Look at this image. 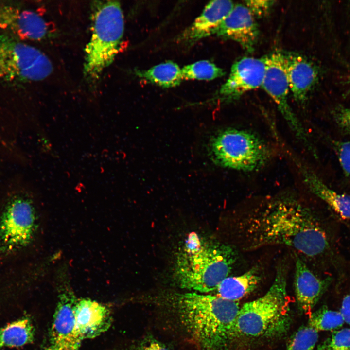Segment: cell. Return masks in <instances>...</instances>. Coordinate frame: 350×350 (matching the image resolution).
Listing matches in <instances>:
<instances>
[{
	"label": "cell",
	"mask_w": 350,
	"mask_h": 350,
	"mask_svg": "<svg viewBox=\"0 0 350 350\" xmlns=\"http://www.w3.org/2000/svg\"><path fill=\"white\" fill-rule=\"evenodd\" d=\"M240 227L248 249L283 245L315 258L330 249L327 234L316 216L290 196L268 201L245 217Z\"/></svg>",
	"instance_id": "1"
},
{
	"label": "cell",
	"mask_w": 350,
	"mask_h": 350,
	"mask_svg": "<svg viewBox=\"0 0 350 350\" xmlns=\"http://www.w3.org/2000/svg\"><path fill=\"white\" fill-rule=\"evenodd\" d=\"M164 299L162 303L172 311L181 327L205 350H224L232 340L240 308L237 301L194 292L170 294Z\"/></svg>",
	"instance_id": "2"
},
{
	"label": "cell",
	"mask_w": 350,
	"mask_h": 350,
	"mask_svg": "<svg viewBox=\"0 0 350 350\" xmlns=\"http://www.w3.org/2000/svg\"><path fill=\"white\" fill-rule=\"evenodd\" d=\"M237 259L236 251L229 245L205 241L191 233L177 256L175 280L182 289L211 294L228 276Z\"/></svg>",
	"instance_id": "3"
},
{
	"label": "cell",
	"mask_w": 350,
	"mask_h": 350,
	"mask_svg": "<svg viewBox=\"0 0 350 350\" xmlns=\"http://www.w3.org/2000/svg\"><path fill=\"white\" fill-rule=\"evenodd\" d=\"M290 323L287 269L280 264L267 292L240 307L232 338L280 336L288 331Z\"/></svg>",
	"instance_id": "4"
},
{
	"label": "cell",
	"mask_w": 350,
	"mask_h": 350,
	"mask_svg": "<svg viewBox=\"0 0 350 350\" xmlns=\"http://www.w3.org/2000/svg\"><path fill=\"white\" fill-rule=\"evenodd\" d=\"M91 36L85 49L84 73L97 81L116 55L124 32V18L117 1H95L91 11Z\"/></svg>",
	"instance_id": "5"
},
{
	"label": "cell",
	"mask_w": 350,
	"mask_h": 350,
	"mask_svg": "<svg viewBox=\"0 0 350 350\" xmlns=\"http://www.w3.org/2000/svg\"><path fill=\"white\" fill-rule=\"evenodd\" d=\"M209 152L216 164L244 172L260 169L272 155L267 144L256 134L231 128L212 137L209 143Z\"/></svg>",
	"instance_id": "6"
},
{
	"label": "cell",
	"mask_w": 350,
	"mask_h": 350,
	"mask_svg": "<svg viewBox=\"0 0 350 350\" xmlns=\"http://www.w3.org/2000/svg\"><path fill=\"white\" fill-rule=\"evenodd\" d=\"M53 70L42 51L0 31V80L10 83L42 80Z\"/></svg>",
	"instance_id": "7"
},
{
	"label": "cell",
	"mask_w": 350,
	"mask_h": 350,
	"mask_svg": "<svg viewBox=\"0 0 350 350\" xmlns=\"http://www.w3.org/2000/svg\"><path fill=\"white\" fill-rule=\"evenodd\" d=\"M38 228L35 205L23 194L12 196L6 203L0 219V242L7 249L27 246L34 240Z\"/></svg>",
	"instance_id": "8"
},
{
	"label": "cell",
	"mask_w": 350,
	"mask_h": 350,
	"mask_svg": "<svg viewBox=\"0 0 350 350\" xmlns=\"http://www.w3.org/2000/svg\"><path fill=\"white\" fill-rule=\"evenodd\" d=\"M265 69L262 88L271 97L296 137L308 142L306 133L288 102L290 90L284 53L276 52L264 57Z\"/></svg>",
	"instance_id": "9"
},
{
	"label": "cell",
	"mask_w": 350,
	"mask_h": 350,
	"mask_svg": "<svg viewBox=\"0 0 350 350\" xmlns=\"http://www.w3.org/2000/svg\"><path fill=\"white\" fill-rule=\"evenodd\" d=\"M50 331V348L53 350H80L82 339L76 328L75 310L78 301L67 288L62 289Z\"/></svg>",
	"instance_id": "10"
},
{
	"label": "cell",
	"mask_w": 350,
	"mask_h": 350,
	"mask_svg": "<svg viewBox=\"0 0 350 350\" xmlns=\"http://www.w3.org/2000/svg\"><path fill=\"white\" fill-rule=\"evenodd\" d=\"M265 69L264 57H245L236 61L228 78L218 90L217 99L221 103H229L262 87Z\"/></svg>",
	"instance_id": "11"
},
{
	"label": "cell",
	"mask_w": 350,
	"mask_h": 350,
	"mask_svg": "<svg viewBox=\"0 0 350 350\" xmlns=\"http://www.w3.org/2000/svg\"><path fill=\"white\" fill-rule=\"evenodd\" d=\"M0 30L23 41L40 40L48 32L45 21L38 14L4 2H0Z\"/></svg>",
	"instance_id": "12"
},
{
	"label": "cell",
	"mask_w": 350,
	"mask_h": 350,
	"mask_svg": "<svg viewBox=\"0 0 350 350\" xmlns=\"http://www.w3.org/2000/svg\"><path fill=\"white\" fill-rule=\"evenodd\" d=\"M215 34L237 42L244 50L251 52L257 42L259 31L249 9L245 5L237 4L234 5Z\"/></svg>",
	"instance_id": "13"
},
{
	"label": "cell",
	"mask_w": 350,
	"mask_h": 350,
	"mask_svg": "<svg viewBox=\"0 0 350 350\" xmlns=\"http://www.w3.org/2000/svg\"><path fill=\"white\" fill-rule=\"evenodd\" d=\"M234 5L232 1L227 0L210 2L200 15L178 36V41L190 46L202 38L215 34Z\"/></svg>",
	"instance_id": "14"
},
{
	"label": "cell",
	"mask_w": 350,
	"mask_h": 350,
	"mask_svg": "<svg viewBox=\"0 0 350 350\" xmlns=\"http://www.w3.org/2000/svg\"><path fill=\"white\" fill-rule=\"evenodd\" d=\"M75 316L76 330L82 340L97 337L108 330L112 322L109 308L90 299H78Z\"/></svg>",
	"instance_id": "15"
},
{
	"label": "cell",
	"mask_w": 350,
	"mask_h": 350,
	"mask_svg": "<svg viewBox=\"0 0 350 350\" xmlns=\"http://www.w3.org/2000/svg\"><path fill=\"white\" fill-rule=\"evenodd\" d=\"M294 285L296 300L305 314L311 311L331 282V278L321 279L315 275L297 255L295 256Z\"/></svg>",
	"instance_id": "16"
},
{
	"label": "cell",
	"mask_w": 350,
	"mask_h": 350,
	"mask_svg": "<svg viewBox=\"0 0 350 350\" xmlns=\"http://www.w3.org/2000/svg\"><path fill=\"white\" fill-rule=\"evenodd\" d=\"M284 55L290 90L295 100L303 104L317 81L318 71L312 63L300 54L291 52Z\"/></svg>",
	"instance_id": "17"
},
{
	"label": "cell",
	"mask_w": 350,
	"mask_h": 350,
	"mask_svg": "<svg viewBox=\"0 0 350 350\" xmlns=\"http://www.w3.org/2000/svg\"><path fill=\"white\" fill-rule=\"evenodd\" d=\"M309 190L329 205L342 218L350 222V196L338 192L326 185L313 171L295 161Z\"/></svg>",
	"instance_id": "18"
},
{
	"label": "cell",
	"mask_w": 350,
	"mask_h": 350,
	"mask_svg": "<svg viewBox=\"0 0 350 350\" xmlns=\"http://www.w3.org/2000/svg\"><path fill=\"white\" fill-rule=\"evenodd\" d=\"M262 276L260 267L254 266L241 275L226 278L218 285L213 294L228 300L238 302L257 288Z\"/></svg>",
	"instance_id": "19"
},
{
	"label": "cell",
	"mask_w": 350,
	"mask_h": 350,
	"mask_svg": "<svg viewBox=\"0 0 350 350\" xmlns=\"http://www.w3.org/2000/svg\"><path fill=\"white\" fill-rule=\"evenodd\" d=\"M35 329L31 318L23 316L0 328V350L17 348L32 343Z\"/></svg>",
	"instance_id": "20"
},
{
	"label": "cell",
	"mask_w": 350,
	"mask_h": 350,
	"mask_svg": "<svg viewBox=\"0 0 350 350\" xmlns=\"http://www.w3.org/2000/svg\"><path fill=\"white\" fill-rule=\"evenodd\" d=\"M137 75L152 83L169 88L178 86L183 80L181 69L173 62H166L147 70L136 72Z\"/></svg>",
	"instance_id": "21"
},
{
	"label": "cell",
	"mask_w": 350,
	"mask_h": 350,
	"mask_svg": "<svg viewBox=\"0 0 350 350\" xmlns=\"http://www.w3.org/2000/svg\"><path fill=\"white\" fill-rule=\"evenodd\" d=\"M183 79L211 80L224 75L223 69L208 60H201L181 69Z\"/></svg>",
	"instance_id": "22"
},
{
	"label": "cell",
	"mask_w": 350,
	"mask_h": 350,
	"mask_svg": "<svg viewBox=\"0 0 350 350\" xmlns=\"http://www.w3.org/2000/svg\"><path fill=\"white\" fill-rule=\"evenodd\" d=\"M344 323L340 311L322 307L310 314L308 324L319 331H331L342 326Z\"/></svg>",
	"instance_id": "23"
},
{
	"label": "cell",
	"mask_w": 350,
	"mask_h": 350,
	"mask_svg": "<svg viewBox=\"0 0 350 350\" xmlns=\"http://www.w3.org/2000/svg\"><path fill=\"white\" fill-rule=\"evenodd\" d=\"M318 332L309 325L301 327L290 338L285 350H313L318 341Z\"/></svg>",
	"instance_id": "24"
},
{
	"label": "cell",
	"mask_w": 350,
	"mask_h": 350,
	"mask_svg": "<svg viewBox=\"0 0 350 350\" xmlns=\"http://www.w3.org/2000/svg\"><path fill=\"white\" fill-rule=\"evenodd\" d=\"M316 350H350V328L334 332L318 345Z\"/></svg>",
	"instance_id": "25"
},
{
	"label": "cell",
	"mask_w": 350,
	"mask_h": 350,
	"mask_svg": "<svg viewBox=\"0 0 350 350\" xmlns=\"http://www.w3.org/2000/svg\"><path fill=\"white\" fill-rule=\"evenodd\" d=\"M129 350H171L163 342L151 334L144 335L132 345Z\"/></svg>",
	"instance_id": "26"
},
{
	"label": "cell",
	"mask_w": 350,
	"mask_h": 350,
	"mask_svg": "<svg viewBox=\"0 0 350 350\" xmlns=\"http://www.w3.org/2000/svg\"><path fill=\"white\" fill-rule=\"evenodd\" d=\"M275 1L268 0H246L245 5L254 17H262L267 15L274 4Z\"/></svg>",
	"instance_id": "27"
},
{
	"label": "cell",
	"mask_w": 350,
	"mask_h": 350,
	"mask_svg": "<svg viewBox=\"0 0 350 350\" xmlns=\"http://www.w3.org/2000/svg\"><path fill=\"white\" fill-rule=\"evenodd\" d=\"M336 148L340 164L345 174L350 177V141L339 142Z\"/></svg>",
	"instance_id": "28"
},
{
	"label": "cell",
	"mask_w": 350,
	"mask_h": 350,
	"mask_svg": "<svg viewBox=\"0 0 350 350\" xmlns=\"http://www.w3.org/2000/svg\"><path fill=\"white\" fill-rule=\"evenodd\" d=\"M335 118L338 124L350 132V108H342L335 114Z\"/></svg>",
	"instance_id": "29"
},
{
	"label": "cell",
	"mask_w": 350,
	"mask_h": 350,
	"mask_svg": "<svg viewBox=\"0 0 350 350\" xmlns=\"http://www.w3.org/2000/svg\"><path fill=\"white\" fill-rule=\"evenodd\" d=\"M340 312L344 322L350 326V293L343 298Z\"/></svg>",
	"instance_id": "30"
},
{
	"label": "cell",
	"mask_w": 350,
	"mask_h": 350,
	"mask_svg": "<svg viewBox=\"0 0 350 350\" xmlns=\"http://www.w3.org/2000/svg\"><path fill=\"white\" fill-rule=\"evenodd\" d=\"M45 350H52V349H51V348H50L49 347H48V348H47V349H46Z\"/></svg>",
	"instance_id": "31"
}]
</instances>
